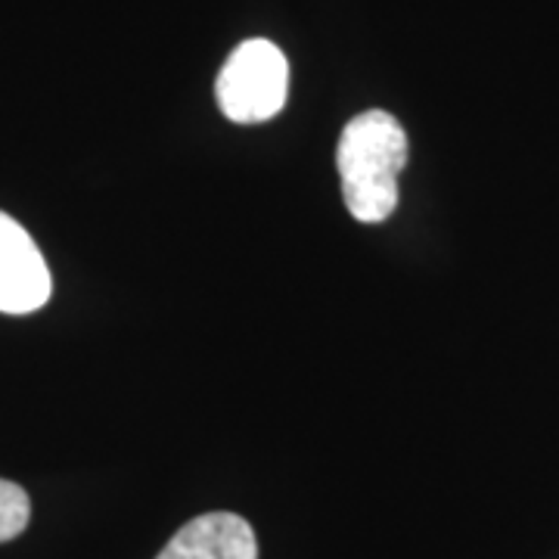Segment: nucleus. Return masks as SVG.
Instances as JSON below:
<instances>
[{
  "label": "nucleus",
  "mask_w": 559,
  "mask_h": 559,
  "mask_svg": "<svg viewBox=\"0 0 559 559\" xmlns=\"http://www.w3.org/2000/svg\"><path fill=\"white\" fill-rule=\"evenodd\" d=\"M32 520V500L16 481L0 479V544L20 538Z\"/></svg>",
  "instance_id": "5"
},
{
  "label": "nucleus",
  "mask_w": 559,
  "mask_h": 559,
  "mask_svg": "<svg viewBox=\"0 0 559 559\" xmlns=\"http://www.w3.org/2000/svg\"><path fill=\"white\" fill-rule=\"evenodd\" d=\"M156 559H259V540L237 513H205L187 522Z\"/></svg>",
  "instance_id": "4"
},
{
  "label": "nucleus",
  "mask_w": 559,
  "mask_h": 559,
  "mask_svg": "<svg viewBox=\"0 0 559 559\" xmlns=\"http://www.w3.org/2000/svg\"><path fill=\"white\" fill-rule=\"evenodd\" d=\"M53 280L32 234L0 212V311L32 314L50 301Z\"/></svg>",
  "instance_id": "3"
},
{
  "label": "nucleus",
  "mask_w": 559,
  "mask_h": 559,
  "mask_svg": "<svg viewBox=\"0 0 559 559\" xmlns=\"http://www.w3.org/2000/svg\"><path fill=\"white\" fill-rule=\"evenodd\" d=\"M215 94L221 112L237 124L274 119L289 94V62L271 40H242L221 66Z\"/></svg>",
  "instance_id": "2"
},
{
  "label": "nucleus",
  "mask_w": 559,
  "mask_h": 559,
  "mask_svg": "<svg viewBox=\"0 0 559 559\" xmlns=\"http://www.w3.org/2000/svg\"><path fill=\"white\" fill-rule=\"evenodd\" d=\"M407 165V134L382 109H367L342 128L336 168L342 200L360 224H380L399 209V171Z\"/></svg>",
  "instance_id": "1"
}]
</instances>
